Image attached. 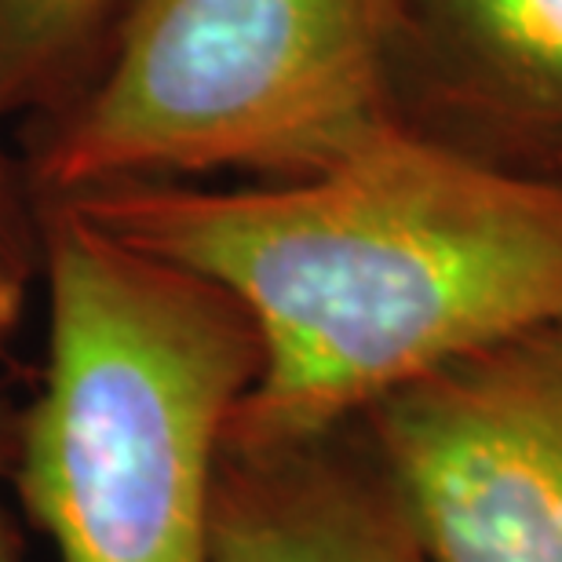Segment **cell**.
Listing matches in <instances>:
<instances>
[{
  "mask_svg": "<svg viewBox=\"0 0 562 562\" xmlns=\"http://www.w3.org/2000/svg\"><path fill=\"white\" fill-rule=\"evenodd\" d=\"M22 318V271L0 260V355L8 351L11 336Z\"/></svg>",
  "mask_w": 562,
  "mask_h": 562,
  "instance_id": "30bf717a",
  "label": "cell"
},
{
  "mask_svg": "<svg viewBox=\"0 0 562 562\" xmlns=\"http://www.w3.org/2000/svg\"><path fill=\"white\" fill-rule=\"evenodd\" d=\"M212 562H431L373 449L344 424L296 442H227Z\"/></svg>",
  "mask_w": 562,
  "mask_h": 562,
  "instance_id": "5b68a950",
  "label": "cell"
},
{
  "mask_svg": "<svg viewBox=\"0 0 562 562\" xmlns=\"http://www.w3.org/2000/svg\"><path fill=\"white\" fill-rule=\"evenodd\" d=\"M552 168H562V161H559V165H552Z\"/></svg>",
  "mask_w": 562,
  "mask_h": 562,
  "instance_id": "8fae6325",
  "label": "cell"
},
{
  "mask_svg": "<svg viewBox=\"0 0 562 562\" xmlns=\"http://www.w3.org/2000/svg\"><path fill=\"white\" fill-rule=\"evenodd\" d=\"M114 0H0V92L48 74Z\"/></svg>",
  "mask_w": 562,
  "mask_h": 562,
  "instance_id": "52a82bcc",
  "label": "cell"
},
{
  "mask_svg": "<svg viewBox=\"0 0 562 562\" xmlns=\"http://www.w3.org/2000/svg\"><path fill=\"white\" fill-rule=\"evenodd\" d=\"M395 33L398 0H136L37 183L66 201L209 172H322L395 117Z\"/></svg>",
  "mask_w": 562,
  "mask_h": 562,
  "instance_id": "3957f363",
  "label": "cell"
},
{
  "mask_svg": "<svg viewBox=\"0 0 562 562\" xmlns=\"http://www.w3.org/2000/svg\"><path fill=\"white\" fill-rule=\"evenodd\" d=\"M468 95L493 128L530 146L522 165L562 161V0H427Z\"/></svg>",
  "mask_w": 562,
  "mask_h": 562,
  "instance_id": "8992f818",
  "label": "cell"
},
{
  "mask_svg": "<svg viewBox=\"0 0 562 562\" xmlns=\"http://www.w3.org/2000/svg\"><path fill=\"white\" fill-rule=\"evenodd\" d=\"M59 205L227 289L260 376L227 442L325 435L435 369L562 322V168L391 117L278 183H125Z\"/></svg>",
  "mask_w": 562,
  "mask_h": 562,
  "instance_id": "6da1fadb",
  "label": "cell"
},
{
  "mask_svg": "<svg viewBox=\"0 0 562 562\" xmlns=\"http://www.w3.org/2000/svg\"><path fill=\"white\" fill-rule=\"evenodd\" d=\"M0 260L15 271L41 263V216L33 220L22 205L19 183L4 157H0Z\"/></svg>",
  "mask_w": 562,
  "mask_h": 562,
  "instance_id": "ba28073f",
  "label": "cell"
},
{
  "mask_svg": "<svg viewBox=\"0 0 562 562\" xmlns=\"http://www.w3.org/2000/svg\"><path fill=\"white\" fill-rule=\"evenodd\" d=\"M19 406L0 391V562H19V526L11 515V453H15Z\"/></svg>",
  "mask_w": 562,
  "mask_h": 562,
  "instance_id": "9c48e42d",
  "label": "cell"
},
{
  "mask_svg": "<svg viewBox=\"0 0 562 562\" xmlns=\"http://www.w3.org/2000/svg\"><path fill=\"white\" fill-rule=\"evenodd\" d=\"M41 267L48 351L15 417L11 501L59 562H212L220 457L260 376L249 314L59 201Z\"/></svg>",
  "mask_w": 562,
  "mask_h": 562,
  "instance_id": "7a4b0ae2",
  "label": "cell"
},
{
  "mask_svg": "<svg viewBox=\"0 0 562 562\" xmlns=\"http://www.w3.org/2000/svg\"><path fill=\"white\" fill-rule=\"evenodd\" d=\"M355 424L431 562H562V322L435 369Z\"/></svg>",
  "mask_w": 562,
  "mask_h": 562,
  "instance_id": "277c9868",
  "label": "cell"
}]
</instances>
